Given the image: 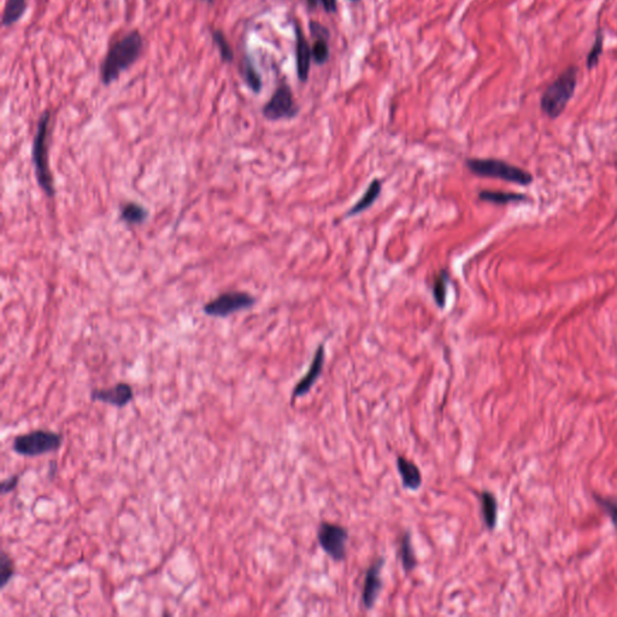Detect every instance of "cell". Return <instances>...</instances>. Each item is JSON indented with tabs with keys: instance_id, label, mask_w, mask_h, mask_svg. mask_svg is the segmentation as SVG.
Segmentation results:
<instances>
[{
	"instance_id": "cell-1",
	"label": "cell",
	"mask_w": 617,
	"mask_h": 617,
	"mask_svg": "<svg viewBox=\"0 0 617 617\" xmlns=\"http://www.w3.org/2000/svg\"><path fill=\"white\" fill-rule=\"evenodd\" d=\"M144 38L139 30H131L115 41L106 53L100 67V77L104 85H111L119 75L131 68L144 51Z\"/></svg>"
},
{
	"instance_id": "cell-2",
	"label": "cell",
	"mask_w": 617,
	"mask_h": 617,
	"mask_svg": "<svg viewBox=\"0 0 617 617\" xmlns=\"http://www.w3.org/2000/svg\"><path fill=\"white\" fill-rule=\"evenodd\" d=\"M579 69L575 65L568 68L551 82L540 98V109L551 119H556L566 110L578 86Z\"/></svg>"
},
{
	"instance_id": "cell-3",
	"label": "cell",
	"mask_w": 617,
	"mask_h": 617,
	"mask_svg": "<svg viewBox=\"0 0 617 617\" xmlns=\"http://www.w3.org/2000/svg\"><path fill=\"white\" fill-rule=\"evenodd\" d=\"M51 124V111L46 110L39 119L34 141H33V163L39 186L48 197L55 195L53 178L48 165V136Z\"/></svg>"
},
{
	"instance_id": "cell-4",
	"label": "cell",
	"mask_w": 617,
	"mask_h": 617,
	"mask_svg": "<svg viewBox=\"0 0 617 617\" xmlns=\"http://www.w3.org/2000/svg\"><path fill=\"white\" fill-rule=\"evenodd\" d=\"M465 165L470 173L480 178H499L521 186H528L533 175L528 171L495 158H468Z\"/></svg>"
},
{
	"instance_id": "cell-5",
	"label": "cell",
	"mask_w": 617,
	"mask_h": 617,
	"mask_svg": "<svg viewBox=\"0 0 617 617\" xmlns=\"http://www.w3.org/2000/svg\"><path fill=\"white\" fill-rule=\"evenodd\" d=\"M62 443L63 436L60 433L37 429L15 438L13 448L15 453L21 456H41L60 450Z\"/></svg>"
},
{
	"instance_id": "cell-6",
	"label": "cell",
	"mask_w": 617,
	"mask_h": 617,
	"mask_svg": "<svg viewBox=\"0 0 617 617\" xmlns=\"http://www.w3.org/2000/svg\"><path fill=\"white\" fill-rule=\"evenodd\" d=\"M256 299L245 292H227L204 306V313L212 318H227L232 313L254 306Z\"/></svg>"
},
{
	"instance_id": "cell-7",
	"label": "cell",
	"mask_w": 617,
	"mask_h": 617,
	"mask_svg": "<svg viewBox=\"0 0 617 617\" xmlns=\"http://www.w3.org/2000/svg\"><path fill=\"white\" fill-rule=\"evenodd\" d=\"M298 112L299 106L297 105L291 87L286 84H281L275 89L269 102L262 109L263 116L269 121L291 119L296 117Z\"/></svg>"
},
{
	"instance_id": "cell-8",
	"label": "cell",
	"mask_w": 617,
	"mask_h": 617,
	"mask_svg": "<svg viewBox=\"0 0 617 617\" xmlns=\"http://www.w3.org/2000/svg\"><path fill=\"white\" fill-rule=\"evenodd\" d=\"M318 539L323 551L335 561H344L346 557L347 529L340 524L321 522L318 527Z\"/></svg>"
},
{
	"instance_id": "cell-9",
	"label": "cell",
	"mask_w": 617,
	"mask_h": 617,
	"mask_svg": "<svg viewBox=\"0 0 617 617\" xmlns=\"http://www.w3.org/2000/svg\"><path fill=\"white\" fill-rule=\"evenodd\" d=\"M325 358H326V349H325V345L321 344L318 347L316 352H315V355H313V358L311 361L310 367H308V372L300 379L299 382L293 389L292 403L294 402L298 398L303 397V396L308 394L310 389H313L315 382L318 380V377H321L323 365H325Z\"/></svg>"
},
{
	"instance_id": "cell-10",
	"label": "cell",
	"mask_w": 617,
	"mask_h": 617,
	"mask_svg": "<svg viewBox=\"0 0 617 617\" xmlns=\"http://www.w3.org/2000/svg\"><path fill=\"white\" fill-rule=\"evenodd\" d=\"M385 564L384 558H377V561L370 564L368 571L365 574V580H364L363 592H362V603H363L364 609L370 610L374 608V605L377 603V597L380 593L381 586H382V580H381V571Z\"/></svg>"
},
{
	"instance_id": "cell-11",
	"label": "cell",
	"mask_w": 617,
	"mask_h": 617,
	"mask_svg": "<svg viewBox=\"0 0 617 617\" xmlns=\"http://www.w3.org/2000/svg\"><path fill=\"white\" fill-rule=\"evenodd\" d=\"M133 389L126 382H119L111 389H96L91 394L92 401L106 403L117 408L127 405L128 403L133 401Z\"/></svg>"
},
{
	"instance_id": "cell-12",
	"label": "cell",
	"mask_w": 617,
	"mask_h": 617,
	"mask_svg": "<svg viewBox=\"0 0 617 617\" xmlns=\"http://www.w3.org/2000/svg\"><path fill=\"white\" fill-rule=\"evenodd\" d=\"M294 34H296L297 74H298L299 81L306 82L308 72H310V67H311L313 51L308 45V40L305 38L303 30L297 22H294Z\"/></svg>"
},
{
	"instance_id": "cell-13",
	"label": "cell",
	"mask_w": 617,
	"mask_h": 617,
	"mask_svg": "<svg viewBox=\"0 0 617 617\" xmlns=\"http://www.w3.org/2000/svg\"><path fill=\"white\" fill-rule=\"evenodd\" d=\"M397 469L402 478L403 486L408 490L417 491L422 485V473L419 467L405 457H397Z\"/></svg>"
},
{
	"instance_id": "cell-14",
	"label": "cell",
	"mask_w": 617,
	"mask_h": 617,
	"mask_svg": "<svg viewBox=\"0 0 617 617\" xmlns=\"http://www.w3.org/2000/svg\"><path fill=\"white\" fill-rule=\"evenodd\" d=\"M240 72L242 80L245 81L246 85L254 93H259L262 91V77L258 72L254 65V60L251 58V56L246 52L242 56L240 63Z\"/></svg>"
},
{
	"instance_id": "cell-15",
	"label": "cell",
	"mask_w": 617,
	"mask_h": 617,
	"mask_svg": "<svg viewBox=\"0 0 617 617\" xmlns=\"http://www.w3.org/2000/svg\"><path fill=\"white\" fill-rule=\"evenodd\" d=\"M381 190H382V183H381L380 180L379 178L372 180L369 183L367 190L364 192V195L361 197L360 200L345 214V217H352V216L358 215L361 212H365L377 202L379 195H380Z\"/></svg>"
},
{
	"instance_id": "cell-16",
	"label": "cell",
	"mask_w": 617,
	"mask_h": 617,
	"mask_svg": "<svg viewBox=\"0 0 617 617\" xmlns=\"http://www.w3.org/2000/svg\"><path fill=\"white\" fill-rule=\"evenodd\" d=\"M480 500H481L482 516H483L485 524H486L487 528L493 531L497 526V520H498L497 499L493 493H491L488 491H483L480 493Z\"/></svg>"
},
{
	"instance_id": "cell-17",
	"label": "cell",
	"mask_w": 617,
	"mask_h": 617,
	"mask_svg": "<svg viewBox=\"0 0 617 617\" xmlns=\"http://www.w3.org/2000/svg\"><path fill=\"white\" fill-rule=\"evenodd\" d=\"M28 9V0H6L1 23L4 27H11L18 23Z\"/></svg>"
},
{
	"instance_id": "cell-18",
	"label": "cell",
	"mask_w": 617,
	"mask_h": 617,
	"mask_svg": "<svg viewBox=\"0 0 617 617\" xmlns=\"http://www.w3.org/2000/svg\"><path fill=\"white\" fill-rule=\"evenodd\" d=\"M479 199L482 202L499 204L504 205L507 203H516V202H527L528 197L514 192H493V190H482L479 193Z\"/></svg>"
},
{
	"instance_id": "cell-19",
	"label": "cell",
	"mask_w": 617,
	"mask_h": 617,
	"mask_svg": "<svg viewBox=\"0 0 617 617\" xmlns=\"http://www.w3.org/2000/svg\"><path fill=\"white\" fill-rule=\"evenodd\" d=\"M401 562L406 573H411L414 571L415 566H417L410 532L404 533L401 540Z\"/></svg>"
},
{
	"instance_id": "cell-20",
	"label": "cell",
	"mask_w": 617,
	"mask_h": 617,
	"mask_svg": "<svg viewBox=\"0 0 617 617\" xmlns=\"http://www.w3.org/2000/svg\"><path fill=\"white\" fill-rule=\"evenodd\" d=\"M212 41L215 44L217 50L220 52L221 60L224 63H232L234 60V51L229 44L228 39L220 30H212Z\"/></svg>"
},
{
	"instance_id": "cell-21",
	"label": "cell",
	"mask_w": 617,
	"mask_h": 617,
	"mask_svg": "<svg viewBox=\"0 0 617 617\" xmlns=\"http://www.w3.org/2000/svg\"><path fill=\"white\" fill-rule=\"evenodd\" d=\"M148 217V212L139 204L128 203L121 209V219L128 224L143 223Z\"/></svg>"
},
{
	"instance_id": "cell-22",
	"label": "cell",
	"mask_w": 617,
	"mask_h": 617,
	"mask_svg": "<svg viewBox=\"0 0 617 617\" xmlns=\"http://www.w3.org/2000/svg\"><path fill=\"white\" fill-rule=\"evenodd\" d=\"M448 271L443 269L436 275L434 283H433V298L436 300L438 308H444L446 304V294H448Z\"/></svg>"
},
{
	"instance_id": "cell-23",
	"label": "cell",
	"mask_w": 617,
	"mask_h": 617,
	"mask_svg": "<svg viewBox=\"0 0 617 617\" xmlns=\"http://www.w3.org/2000/svg\"><path fill=\"white\" fill-rule=\"evenodd\" d=\"M603 44H604V37H603V32L599 30L597 32L595 43L592 45L591 50L586 57V67H587L588 70L596 68L599 63L600 56L603 53Z\"/></svg>"
},
{
	"instance_id": "cell-24",
	"label": "cell",
	"mask_w": 617,
	"mask_h": 617,
	"mask_svg": "<svg viewBox=\"0 0 617 617\" xmlns=\"http://www.w3.org/2000/svg\"><path fill=\"white\" fill-rule=\"evenodd\" d=\"M15 575V564L13 558L10 557L6 552L1 554L0 558V586L4 588L11 581Z\"/></svg>"
},
{
	"instance_id": "cell-25",
	"label": "cell",
	"mask_w": 617,
	"mask_h": 617,
	"mask_svg": "<svg viewBox=\"0 0 617 617\" xmlns=\"http://www.w3.org/2000/svg\"><path fill=\"white\" fill-rule=\"evenodd\" d=\"M311 51H313V60L315 63L318 64V65L326 63L330 55L328 39H315Z\"/></svg>"
},
{
	"instance_id": "cell-26",
	"label": "cell",
	"mask_w": 617,
	"mask_h": 617,
	"mask_svg": "<svg viewBox=\"0 0 617 617\" xmlns=\"http://www.w3.org/2000/svg\"><path fill=\"white\" fill-rule=\"evenodd\" d=\"M596 499L597 503L600 504V507L604 509L606 514L610 516V519L613 520V524L617 526V503L610 499L600 498V497H596Z\"/></svg>"
},
{
	"instance_id": "cell-27",
	"label": "cell",
	"mask_w": 617,
	"mask_h": 617,
	"mask_svg": "<svg viewBox=\"0 0 617 617\" xmlns=\"http://www.w3.org/2000/svg\"><path fill=\"white\" fill-rule=\"evenodd\" d=\"M308 27H310V32H311L313 39H330V30H327L326 27L321 25L320 22L310 21Z\"/></svg>"
},
{
	"instance_id": "cell-28",
	"label": "cell",
	"mask_w": 617,
	"mask_h": 617,
	"mask_svg": "<svg viewBox=\"0 0 617 617\" xmlns=\"http://www.w3.org/2000/svg\"><path fill=\"white\" fill-rule=\"evenodd\" d=\"M18 481H20L18 475H13L10 478L5 479L4 481L1 482V493L6 495V493L13 492L18 487Z\"/></svg>"
},
{
	"instance_id": "cell-29",
	"label": "cell",
	"mask_w": 617,
	"mask_h": 617,
	"mask_svg": "<svg viewBox=\"0 0 617 617\" xmlns=\"http://www.w3.org/2000/svg\"><path fill=\"white\" fill-rule=\"evenodd\" d=\"M321 1V4L323 5V8L326 10L327 13H335L337 11V0H320Z\"/></svg>"
},
{
	"instance_id": "cell-30",
	"label": "cell",
	"mask_w": 617,
	"mask_h": 617,
	"mask_svg": "<svg viewBox=\"0 0 617 617\" xmlns=\"http://www.w3.org/2000/svg\"><path fill=\"white\" fill-rule=\"evenodd\" d=\"M205 1H207V3H210V4H212V3H214V0H205Z\"/></svg>"
},
{
	"instance_id": "cell-31",
	"label": "cell",
	"mask_w": 617,
	"mask_h": 617,
	"mask_svg": "<svg viewBox=\"0 0 617 617\" xmlns=\"http://www.w3.org/2000/svg\"><path fill=\"white\" fill-rule=\"evenodd\" d=\"M351 1H360V0H351Z\"/></svg>"
}]
</instances>
